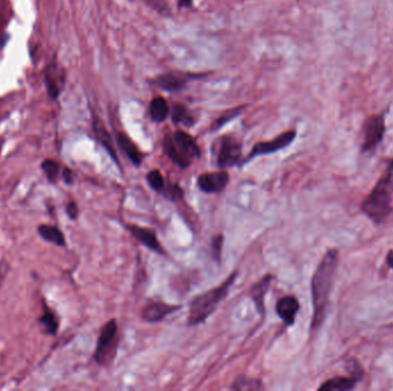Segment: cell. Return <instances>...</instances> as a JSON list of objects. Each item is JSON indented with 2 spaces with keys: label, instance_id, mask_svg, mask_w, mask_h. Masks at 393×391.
Instances as JSON below:
<instances>
[{
  "label": "cell",
  "instance_id": "2e32d148",
  "mask_svg": "<svg viewBox=\"0 0 393 391\" xmlns=\"http://www.w3.org/2000/svg\"><path fill=\"white\" fill-rule=\"evenodd\" d=\"M357 378L354 376H336L324 382V385H320V391H349L352 390L357 385Z\"/></svg>",
  "mask_w": 393,
  "mask_h": 391
},
{
  "label": "cell",
  "instance_id": "8992f818",
  "mask_svg": "<svg viewBox=\"0 0 393 391\" xmlns=\"http://www.w3.org/2000/svg\"><path fill=\"white\" fill-rule=\"evenodd\" d=\"M384 134H385L384 114H375L368 117L363 124V141L361 150L367 153L375 150L383 141Z\"/></svg>",
  "mask_w": 393,
  "mask_h": 391
},
{
  "label": "cell",
  "instance_id": "30bf717a",
  "mask_svg": "<svg viewBox=\"0 0 393 391\" xmlns=\"http://www.w3.org/2000/svg\"><path fill=\"white\" fill-rule=\"evenodd\" d=\"M229 182V173L226 171L203 173L198 177V186L205 193L222 192Z\"/></svg>",
  "mask_w": 393,
  "mask_h": 391
},
{
  "label": "cell",
  "instance_id": "ac0fdd59",
  "mask_svg": "<svg viewBox=\"0 0 393 391\" xmlns=\"http://www.w3.org/2000/svg\"><path fill=\"white\" fill-rule=\"evenodd\" d=\"M169 106L162 96L154 98L150 103V116L157 123L164 122L169 116Z\"/></svg>",
  "mask_w": 393,
  "mask_h": 391
},
{
  "label": "cell",
  "instance_id": "d6a6232c",
  "mask_svg": "<svg viewBox=\"0 0 393 391\" xmlns=\"http://www.w3.org/2000/svg\"><path fill=\"white\" fill-rule=\"evenodd\" d=\"M65 178H66L67 182H72V180H73V178H72V176H70L69 170H66V171H65Z\"/></svg>",
  "mask_w": 393,
  "mask_h": 391
},
{
  "label": "cell",
  "instance_id": "484cf974",
  "mask_svg": "<svg viewBox=\"0 0 393 391\" xmlns=\"http://www.w3.org/2000/svg\"><path fill=\"white\" fill-rule=\"evenodd\" d=\"M40 322H43L45 329H47L49 333L54 334L58 329V320L56 315L51 311H47L44 313L43 317L40 319Z\"/></svg>",
  "mask_w": 393,
  "mask_h": 391
},
{
  "label": "cell",
  "instance_id": "e0dca14e",
  "mask_svg": "<svg viewBox=\"0 0 393 391\" xmlns=\"http://www.w3.org/2000/svg\"><path fill=\"white\" fill-rule=\"evenodd\" d=\"M94 133H96V136H97V139L99 140V143L105 147V150L110 153V156H112L113 159H115V162L119 164L117 152H115V148H114L113 139H112V136H110V132L107 131L106 128L103 126V122L98 120V119H94Z\"/></svg>",
  "mask_w": 393,
  "mask_h": 391
},
{
  "label": "cell",
  "instance_id": "8fae6325",
  "mask_svg": "<svg viewBox=\"0 0 393 391\" xmlns=\"http://www.w3.org/2000/svg\"><path fill=\"white\" fill-rule=\"evenodd\" d=\"M180 305L167 304L164 302L151 301L142 310V317L149 322H159L165 317L180 310Z\"/></svg>",
  "mask_w": 393,
  "mask_h": 391
},
{
  "label": "cell",
  "instance_id": "ffe728a7",
  "mask_svg": "<svg viewBox=\"0 0 393 391\" xmlns=\"http://www.w3.org/2000/svg\"><path fill=\"white\" fill-rule=\"evenodd\" d=\"M172 120L175 124H183L185 126H191L194 123V119L191 116L187 107L180 105V103L173 107Z\"/></svg>",
  "mask_w": 393,
  "mask_h": 391
},
{
  "label": "cell",
  "instance_id": "7402d4cb",
  "mask_svg": "<svg viewBox=\"0 0 393 391\" xmlns=\"http://www.w3.org/2000/svg\"><path fill=\"white\" fill-rule=\"evenodd\" d=\"M147 182L156 192L162 193L166 189V182H165L164 176L159 170H152L150 173H147Z\"/></svg>",
  "mask_w": 393,
  "mask_h": 391
},
{
  "label": "cell",
  "instance_id": "cb8c5ba5",
  "mask_svg": "<svg viewBox=\"0 0 393 391\" xmlns=\"http://www.w3.org/2000/svg\"><path fill=\"white\" fill-rule=\"evenodd\" d=\"M244 108H245V107L240 106L238 107V108H235V110H228V112H226L222 116L219 117V119L214 122L213 130L221 129L224 124H227L229 121L233 120L235 117L238 116L240 112H242Z\"/></svg>",
  "mask_w": 393,
  "mask_h": 391
},
{
  "label": "cell",
  "instance_id": "5b68a950",
  "mask_svg": "<svg viewBox=\"0 0 393 391\" xmlns=\"http://www.w3.org/2000/svg\"><path fill=\"white\" fill-rule=\"evenodd\" d=\"M119 345V329L115 319L103 325L97 341V348L94 352V359L98 364L108 365L113 360Z\"/></svg>",
  "mask_w": 393,
  "mask_h": 391
},
{
  "label": "cell",
  "instance_id": "277c9868",
  "mask_svg": "<svg viewBox=\"0 0 393 391\" xmlns=\"http://www.w3.org/2000/svg\"><path fill=\"white\" fill-rule=\"evenodd\" d=\"M164 150L168 159L182 169L191 166L200 156V148L194 137L182 130L167 134L164 139Z\"/></svg>",
  "mask_w": 393,
  "mask_h": 391
},
{
  "label": "cell",
  "instance_id": "5bb4252c",
  "mask_svg": "<svg viewBox=\"0 0 393 391\" xmlns=\"http://www.w3.org/2000/svg\"><path fill=\"white\" fill-rule=\"evenodd\" d=\"M271 280H273V275H267L251 287V297L253 299L254 304L257 306L258 311L261 315L265 313V297L268 293Z\"/></svg>",
  "mask_w": 393,
  "mask_h": 391
},
{
  "label": "cell",
  "instance_id": "4dcf8cb0",
  "mask_svg": "<svg viewBox=\"0 0 393 391\" xmlns=\"http://www.w3.org/2000/svg\"><path fill=\"white\" fill-rule=\"evenodd\" d=\"M177 5L181 8H183V7H191L192 5V0H177Z\"/></svg>",
  "mask_w": 393,
  "mask_h": 391
},
{
  "label": "cell",
  "instance_id": "52a82bcc",
  "mask_svg": "<svg viewBox=\"0 0 393 391\" xmlns=\"http://www.w3.org/2000/svg\"><path fill=\"white\" fill-rule=\"evenodd\" d=\"M242 161V143L233 137H224L217 153V166L228 169L237 166Z\"/></svg>",
  "mask_w": 393,
  "mask_h": 391
},
{
  "label": "cell",
  "instance_id": "6da1fadb",
  "mask_svg": "<svg viewBox=\"0 0 393 391\" xmlns=\"http://www.w3.org/2000/svg\"><path fill=\"white\" fill-rule=\"evenodd\" d=\"M340 252L337 249H329L321 259L312 278V299H313V319L312 331H317L324 324L327 315L330 293L333 289V280L338 268Z\"/></svg>",
  "mask_w": 393,
  "mask_h": 391
},
{
  "label": "cell",
  "instance_id": "9c48e42d",
  "mask_svg": "<svg viewBox=\"0 0 393 391\" xmlns=\"http://www.w3.org/2000/svg\"><path fill=\"white\" fill-rule=\"evenodd\" d=\"M296 137V131L291 130V131L282 133V134L277 136L276 138H274L273 140H269V141H261V143H258L257 145L252 148V150H251L250 154H249L245 161L247 162V161H250L251 159H254V157H257V156L268 155V154H273V153L284 150L285 147L294 143Z\"/></svg>",
  "mask_w": 393,
  "mask_h": 391
},
{
  "label": "cell",
  "instance_id": "ba28073f",
  "mask_svg": "<svg viewBox=\"0 0 393 391\" xmlns=\"http://www.w3.org/2000/svg\"><path fill=\"white\" fill-rule=\"evenodd\" d=\"M201 73H182V71H170L158 76L152 83L161 90L167 92H178L185 87L190 80H198L203 77Z\"/></svg>",
  "mask_w": 393,
  "mask_h": 391
},
{
  "label": "cell",
  "instance_id": "d4e9b609",
  "mask_svg": "<svg viewBox=\"0 0 393 391\" xmlns=\"http://www.w3.org/2000/svg\"><path fill=\"white\" fill-rule=\"evenodd\" d=\"M42 166H43L44 173L49 180H52V182L57 180L58 176H59V164L56 161L47 159V161H44Z\"/></svg>",
  "mask_w": 393,
  "mask_h": 391
},
{
  "label": "cell",
  "instance_id": "1f68e13d",
  "mask_svg": "<svg viewBox=\"0 0 393 391\" xmlns=\"http://www.w3.org/2000/svg\"><path fill=\"white\" fill-rule=\"evenodd\" d=\"M387 266H390L393 269V250H391L387 256Z\"/></svg>",
  "mask_w": 393,
  "mask_h": 391
},
{
  "label": "cell",
  "instance_id": "7c38bea8",
  "mask_svg": "<svg viewBox=\"0 0 393 391\" xmlns=\"http://www.w3.org/2000/svg\"><path fill=\"white\" fill-rule=\"evenodd\" d=\"M127 229L131 233V236L135 239L145 245L147 248L153 250L157 254L165 255V249L162 248L160 242L158 240L157 234L153 229H147V227H140L137 225H127Z\"/></svg>",
  "mask_w": 393,
  "mask_h": 391
},
{
  "label": "cell",
  "instance_id": "44dd1931",
  "mask_svg": "<svg viewBox=\"0 0 393 391\" xmlns=\"http://www.w3.org/2000/svg\"><path fill=\"white\" fill-rule=\"evenodd\" d=\"M233 390H261L263 389L262 382L256 379L247 378L245 375H240L231 385Z\"/></svg>",
  "mask_w": 393,
  "mask_h": 391
},
{
  "label": "cell",
  "instance_id": "603a6c76",
  "mask_svg": "<svg viewBox=\"0 0 393 391\" xmlns=\"http://www.w3.org/2000/svg\"><path fill=\"white\" fill-rule=\"evenodd\" d=\"M147 3V6L152 10L165 17H169L170 13V0H144Z\"/></svg>",
  "mask_w": 393,
  "mask_h": 391
},
{
  "label": "cell",
  "instance_id": "d6986e66",
  "mask_svg": "<svg viewBox=\"0 0 393 391\" xmlns=\"http://www.w3.org/2000/svg\"><path fill=\"white\" fill-rule=\"evenodd\" d=\"M38 233L44 240L54 243L57 245H65L64 233L61 232L60 229L52 225H40L38 227Z\"/></svg>",
  "mask_w": 393,
  "mask_h": 391
},
{
  "label": "cell",
  "instance_id": "4fadbf2b",
  "mask_svg": "<svg viewBox=\"0 0 393 391\" xmlns=\"http://www.w3.org/2000/svg\"><path fill=\"white\" fill-rule=\"evenodd\" d=\"M299 308V301L292 295L284 296L276 303L277 315L287 326L294 325Z\"/></svg>",
  "mask_w": 393,
  "mask_h": 391
},
{
  "label": "cell",
  "instance_id": "3957f363",
  "mask_svg": "<svg viewBox=\"0 0 393 391\" xmlns=\"http://www.w3.org/2000/svg\"><path fill=\"white\" fill-rule=\"evenodd\" d=\"M237 275L238 273L233 272L220 286L210 289L208 292L203 293L192 299L187 317V325H199L217 310V305L220 304L229 294L230 287L235 284Z\"/></svg>",
  "mask_w": 393,
  "mask_h": 391
},
{
  "label": "cell",
  "instance_id": "4316f807",
  "mask_svg": "<svg viewBox=\"0 0 393 391\" xmlns=\"http://www.w3.org/2000/svg\"><path fill=\"white\" fill-rule=\"evenodd\" d=\"M162 193H164L167 199L172 200V201L182 199L184 196L183 189H181L180 186L173 185V184H170L169 186H166V189H165Z\"/></svg>",
  "mask_w": 393,
  "mask_h": 391
},
{
  "label": "cell",
  "instance_id": "f546056e",
  "mask_svg": "<svg viewBox=\"0 0 393 391\" xmlns=\"http://www.w3.org/2000/svg\"><path fill=\"white\" fill-rule=\"evenodd\" d=\"M67 214H68L70 218H76L77 216H78V208H77L75 202H70L69 205L67 206Z\"/></svg>",
  "mask_w": 393,
  "mask_h": 391
},
{
  "label": "cell",
  "instance_id": "83f0119b",
  "mask_svg": "<svg viewBox=\"0 0 393 391\" xmlns=\"http://www.w3.org/2000/svg\"><path fill=\"white\" fill-rule=\"evenodd\" d=\"M222 247H224V236L220 234V236L213 238V241H212V254H213L214 259L219 264H220L221 257H222Z\"/></svg>",
  "mask_w": 393,
  "mask_h": 391
},
{
  "label": "cell",
  "instance_id": "7a4b0ae2",
  "mask_svg": "<svg viewBox=\"0 0 393 391\" xmlns=\"http://www.w3.org/2000/svg\"><path fill=\"white\" fill-rule=\"evenodd\" d=\"M392 201L393 159H391L373 191L361 205V210L374 224L380 225L392 212Z\"/></svg>",
  "mask_w": 393,
  "mask_h": 391
},
{
  "label": "cell",
  "instance_id": "f1b7e54d",
  "mask_svg": "<svg viewBox=\"0 0 393 391\" xmlns=\"http://www.w3.org/2000/svg\"><path fill=\"white\" fill-rule=\"evenodd\" d=\"M47 92H49V94H50V96L51 98H52V99H56V98H58L60 90H59V87H58L57 84H56V82H54L53 80H51V78H47Z\"/></svg>",
  "mask_w": 393,
  "mask_h": 391
},
{
  "label": "cell",
  "instance_id": "9a60e30c",
  "mask_svg": "<svg viewBox=\"0 0 393 391\" xmlns=\"http://www.w3.org/2000/svg\"><path fill=\"white\" fill-rule=\"evenodd\" d=\"M117 144L121 150H124L128 159H131V163L138 166L143 162V154L136 144L133 143L131 137L127 136L124 132L117 133Z\"/></svg>",
  "mask_w": 393,
  "mask_h": 391
}]
</instances>
